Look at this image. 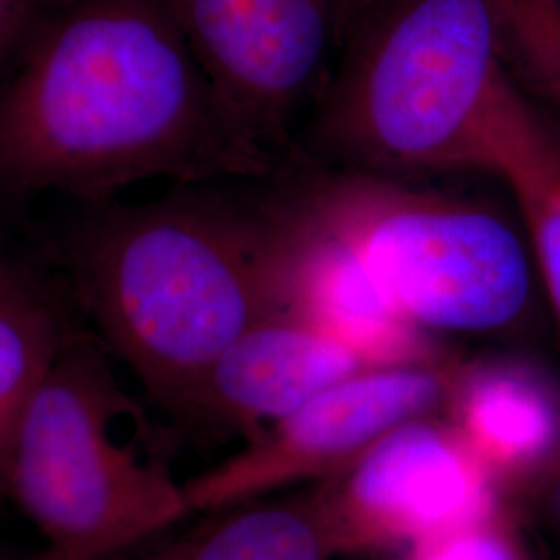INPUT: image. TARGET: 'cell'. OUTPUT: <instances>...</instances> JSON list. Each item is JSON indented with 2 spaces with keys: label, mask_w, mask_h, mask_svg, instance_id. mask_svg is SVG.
<instances>
[{
  "label": "cell",
  "mask_w": 560,
  "mask_h": 560,
  "mask_svg": "<svg viewBox=\"0 0 560 560\" xmlns=\"http://www.w3.org/2000/svg\"><path fill=\"white\" fill-rule=\"evenodd\" d=\"M275 161L217 94L173 0H40L0 65V196L98 200Z\"/></svg>",
  "instance_id": "cell-1"
},
{
  "label": "cell",
  "mask_w": 560,
  "mask_h": 560,
  "mask_svg": "<svg viewBox=\"0 0 560 560\" xmlns=\"http://www.w3.org/2000/svg\"><path fill=\"white\" fill-rule=\"evenodd\" d=\"M81 300L162 405L191 411L212 365L279 314L277 217L212 194L108 210L73 245Z\"/></svg>",
  "instance_id": "cell-2"
},
{
  "label": "cell",
  "mask_w": 560,
  "mask_h": 560,
  "mask_svg": "<svg viewBox=\"0 0 560 560\" xmlns=\"http://www.w3.org/2000/svg\"><path fill=\"white\" fill-rule=\"evenodd\" d=\"M345 46L314 119L340 168L501 177L540 117L502 57L494 0H382Z\"/></svg>",
  "instance_id": "cell-3"
},
{
  "label": "cell",
  "mask_w": 560,
  "mask_h": 560,
  "mask_svg": "<svg viewBox=\"0 0 560 560\" xmlns=\"http://www.w3.org/2000/svg\"><path fill=\"white\" fill-rule=\"evenodd\" d=\"M280 200L347 245L425 332L501 335L532 316L540 280L529 241L494 206L349 168Z\"/></svg>",
  "instance_id": "cell-4"
},
{
  "label": "cell",
  "mask_w": 560,
  "mask_h": 560,
  "mask_svg": "<svg viewBox=\"0 0 560 560\" xmlns=\"http://www.w3.org/2000/svg\"><path fill=\"white\" fill-rule=\"evenodd\" d=\"M127 407L98 342L67 332L0 476L44 538V560H120L191 515L185 481L115 441Z\"/></svg>",
  "instance_id": "cell-5"
},
{
  "label": "cell",
  "mask_w": 560,
  "mask_h": 560,
  "mask_svg": "<svg viewBox=\"0 0 560 560\" xmlns=\"http://www.w3.org/2000/svg\"><path fill=\"white\" fill-rule=\"evenodd\" d=\"M455 363L372 365L330 384L243 451L185 481L191 513L237 509L279 488L337 476L402 423L441 416Z\"/></svg>",
  "instance_id": "cell-6"
},
{
  "label": "cell",
  "mask_w": 560,
  "mask_h": 560,
  "mask_svg": "<svg viewBox=\"0 0 560 560\" xmlns=\"http://www.w3.org/2000/svg\"><path fill=\"white\" fill-rule=\"evenodd\" d=\"M201 69L243 131L279 159L332 78L335 0H173Z\"/></svg>",
  "instance_id": "cell-7"
},
{
  "label": "cell",
  "mask_w": 560,
  "mask_h": 560,
  "mask_svg": "<svg viewBox=\"0 0 560 560\" xmlns=\"http://www.w3.org/2000/svg\"><path fill=\"white\" fill-rule=\"evenodd\" d=\"M314 499L337 555L413 550L501 506L499 486L441 416L388 432Z\"/></svg>",
  "instance_id": "cell-8"
},
{
  "label": "cell",
  "mask_w": 560,
  "mask_h": 560,
  "mask_svg": "<svg viewBox=\"0 0 560 560\" xmlns=\"http://www.w3.org/2000/svg\"><path fill=\"white\" fill-rule=\"evenodd\" d=\"M270 203L279 314L310 324L368 365L441 360L428 332L400 314L347 245L300 219L280 198Z\"/></svg>",
  "instance_id": "cell-9"
},
{
  "label": "cell",
  "mask_w": 560,
  "mask_h": 560,
  "mask_svg": "<svg viewBox=\"0 0 560 560\" xmlns=\"http://www.w3.org/2000/svg\"><path fill=\"white\" fill-rule=\"evenodd\" d=\"M372 368L337 340L287 314L254 324L208 372L191 411L256 436L330 384Z\"/></svg>",
  "instance_id": "cell-10"
},
{
  "label": "cell",
  "mask_w": 560,
  "mask_h": 560,
  "mask_svg": "<svg viewBox=\"0 0 560 560\" xmlns=\"http://www.w3.org/2000/svg\"><path fill=\"white\" fill-rule=\"evenodd\" d=\"M444 413L497 486L544 478L560 457L559 386L534 361H457Z\"/></svg>",
  "instance_id": "cell-11"
},
{
  "label": "cell",
  "mask_w": 560,
  "mask_h": 560,
  "mask_svg": "<svg viewBox=\"0 0 560 560\" xmlns=\"http://www.w3.org/2000/svg\"><path fill=\"white\" fill-rule=\"evenodd\" d=\"M233 511V509H231ZM337 557L314 494L235 509L189 536L183 560H328Z\"/></svg>",
  "instance_id": "cell-12"
},
{
  "label": "cell",
  "mask_w": 560,
  "mask_h": 560,
  "mask_svg": "<svg viewBox=\"0 0 560 560\" xmlns=\"http://www.w3.org/2000/svg\"><path fill=\"white\" fill-rule=\"evenodd\" d=\"M67 332L36 289L13 275L0 284V476L21 413Z\"/></svg>",
  "instance_id": "cell-13"
},
{
  "label": "cell",
  "mask_w": 560,
  "mask_h": 560,
  "mask_svg": "<svg viewBox=\"0 0 560 560\" xmlns=\"http://www.w3.org/2000/svg\"><path fill=\"white\" fill-rule=\"evenodd\" d=\"M506 183L520 208L541 291L560 335V117L540 110L529 140L506 164Z\"/></svg>",
  "instance_id": "cell-14"
},
{
  "label": "cell",
  "mask_w": 560,
  "mask_h": 560,
  "mask_svg": "<svg viewBox=\"0 0 560 560\" xmlns=\"http://www.w3.org/2000/svg\"><path fill=\"white\" fill-rule=\"evenodd\" d=\"M494 7L513 80L560 117V0H494Z\"/></svg>",
  "instance_id": "cell-15"
},
{
  "label": "cell",
  "mask_w": 560,
  "mask_h": 560,
  "mask_svg": "<svg viewBox=\"0 0 560 560\" xmlns=\"http://www.w3.org/2000/svg\"><path fill=\"white\" fill-rule=\"evenodd\" d=\"M407 560H532L501 506L436 540L411 550Z\"/></svg>",
  "instance_id": "cell-16"
},
{
  "label": "cell",
  "mask_w": 560,
  "mask_h": 560,
  "mask_svg": "<svg viewBox=\"0 0 560 560\" xmlns=\"http://www.w3.org/2000/svg\"><path fill=\"white\" fill-rule=\"evenodd\" d=\"M40 0H0V65L20 42Z\"/></svg>",
  "instance_id": "cell-17"
},
{
  "label": "cell",
  "mask_w": 560,
  "mask_h": 560,
  "mask_svg": "<svg viewBox=\"0 0 560 560\" xmlns=\"http://www.w3.org/2000/svg\"><path fill=\"white\" fill-rule=\"evenodd\" d=\"M382 0H335L337 18H339L340 44L355 34L363 21L368 20Z\"/></svg>",
  "instance_id": "cell-18"
},
{
  "label": "cell",
  "mask_w": 560,
  "mask_h": 560,
  "mask_svg": "<svg viewBox=\"0 0 560 560\" xmlns=\"http://www.w3.org/2000/svg\"><path fill=\"white\" fill-rule=\"evenodd\" d=\"M541 513L560 540V457L541 478Z\"/></svg>",
  "instance_id": "cell-19"
},
{
  "label": "cell",
  "mask_w": 560,
  "mask_h": 560,
  "mask_svg": "<svg viewBox=\"0 0 560 560\" xmlns=\"http://www.w3.org/2000/svg\"><path fill=\"white\" fill-rule=\"evenodd\" d=\"M187 546H189V536L166 546V548H161L159 552L150 555L145 560H183L185 559V552H187Z\"/></svg>",
  "instance_id": "cell-20"
},
{
  "label": "cell",
  "mask_w": 560,
  "mask_h": 560,
  "mask_svg": "<svg viewBox=\"0 0 560 560\" xmlns=\"http://www.w3.org/2000/svg\"><path fill=\"white\" fill-rule=\"evenodd\" d=\"M0 560H13L11 559V555H9V550H7V546H4V541L0 540Z\"/></svg>",
  "instance_id": "cell-21"
},
{
  "label": "cell",
  "mask_w": 560,
  "mask_h": 560,
  "mask_svg": "<svg viewBox=\"0 0 560 560\" xmlns=\"http://www.w3.org/2000/svg\"><path fill=\"white\" fill-rule=\"evenodd\" d=\"M9 277H11V272H9V270H4V268L0 266V284H2L4 280L9 279Z\"/></svg>",
  "instance_id": "cell-22"
}]
</instances>
